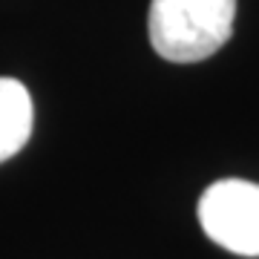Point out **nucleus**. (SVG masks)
Instances as JSON below:
<instances>
[{"label":"nucleus","mask_w":259,"mask_h":259,"mask_svg":"<svg viewBox=\"0 0 259 259\" xmlns=\"http://www.w3.org/2000/svg\"><path fill=\"white\" fill-rule=\"evenodd\" d=\"M35 107L18 78H0V164L9 161L32 139Z\"/></svg>","instance_id":"nucleus-3"},{"label":"nucleus","mask_w":259,"mask_h":259,"mask_svg":"<svg viewBox=\"0 0 259 259\" xmlns=\"http://www.w3.org/2000/svg\"><path fill=\"white\" fill-rule=\"evenodd\" d=\"M236 20V0H153L150 44L164 61L196 64L228 44Z\"/></svg>","instance_id":"nucleus-1"},{"label":"nucleus","mask_w":259,"mask_h":259,"mask_svg":"<svg viewBox=\"0 0 259 259\" xmlns=\"http://www.w3.org/2000/svg\"><path fill=\"white\" fill-rule=\"evenodd\" d=\"M199 222L219 248L259 256V185L245 179L213 182L199 199Z\"/></svg>","instance_id":"nucleus-2"}]
</instances>
